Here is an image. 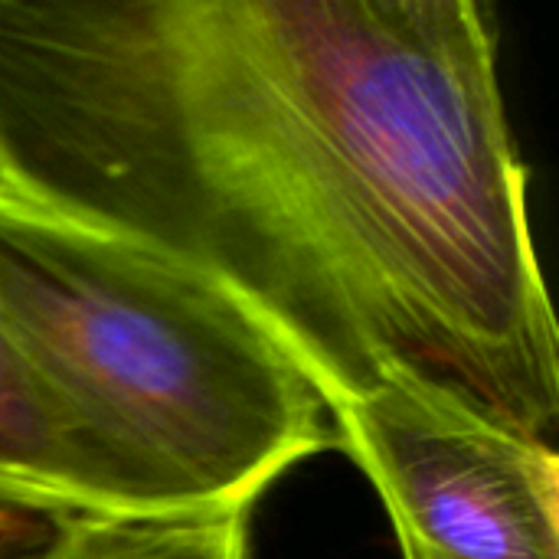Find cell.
I'll list each match as a JSON object with an SVG mask.
<instances>
[{
  "label": "cell",
  "mask_w": 559,
  "mask_h": 559,
  "mask_svg": "<svg viewBox=\"0 0 559 559\" xmlns=\"http://www.w3.org/2000/svg\"><path fill=\"white\" fill-rule=\"evenodd\" d=\"M0 488L92 518L134 514L69 429L29 364L0 328Z\"/></svg>",
  "instance_id": "277c9868"
},
{
  "label": "cell",
  "mask_w": 559,
  "mask_h": 559,
  "mask_svg": "<svg viewBox=\"0 0 559 559\" xmlns=\"http://www.w3.org/2000/svg\"><path fill=\"white\" fill-rule=\"evenodd\" d=\"M79 518L92 514L0 488V559H49Z\"/></svg>",
  "instance_id": "8992f818"
},
{
  "label": "cell",
  "mask_w": 559,
  "mask_h": 559,
  "mask_svg": "<svg viewBox=\"0 0 559 559\" xmlns=\"http://www.w3.org/2000/svg\"><path fill=\"white\" fill-rule=\"evenodd\" d=\"M478 0H0V187L236 301L324 409L554 445L559 328Z\"/></svg>",
  "instance_id": "6da1fadb"
},
{
  "label": "cell",
  "mask_w": 559,
  "mask_h": 559,
  "mask_svg": "<svg viewBox=\"0 0 559 559\" xmlns=\"http://www.w3.org/2000/svg\"><path fill=\"white\" fill-rule=\"evenodd\" d=\"M334 442L380 495L403 559H559V459L472 406L386 377L337 406Z\"/></svg>",
  "instance_id": "3957f363"
},
{
  "label": "cell",
  "mask_w": 559,
  "mask_h": 559,
  "mask_svg": "<svg viewBox=\"0 0 559 559\" xmlns=\"http://www.w3.org/2000/svg\"><path fill=\"white\" fill-rule=\"evenodd\" d=\"M0 328L134 514L252 508L334 442L321 396L219 288L7 187Z\"/></svg>",
  "instance_id": "7a4b0ae2"
},
{
  "label": "cell",
  "mask_w": 559,
  "mask_h": 559,
  "mask_svg": "<svg viewBox=\"0 0 559 559\" xmlns=\"http://www.w3.org/2000/svg\"><path fill=\"white\" fill-rule=\"evenodd\" d=\"M252 508L79 518L49 559H252Z\"/></svg>",
  "instance_id": "5b68a950"
}]
</instances>
